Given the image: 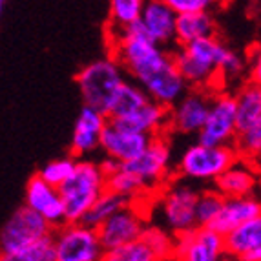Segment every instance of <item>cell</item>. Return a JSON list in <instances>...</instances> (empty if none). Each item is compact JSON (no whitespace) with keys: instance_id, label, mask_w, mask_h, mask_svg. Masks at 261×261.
<instances>
[{"instance_id":"1f68e13d","label":"cell","mask_w":261,"mask_h":261,"mask_svg":"<svg viewBox=\"0 0 261 261\" xmlns=\"http://www.w3.org/2000/svg\"><path fill=\"white\" fill-rule=\"evenodd\" d=\"M172 9L181 13H196V11H212L221 0H165Z\"/></svg>"},{"instance_id":"74e56055","label":"cell","mask_w":261,"mask_h":261,"mask_svg":"<svg viewBox=\"0 0 261 261\" xmlns=\"http://www.w3.org/2000/svg\"><path fill=\"white\" fill-rule=\"evenodd\" d=\"M259 188H261V181H259Z\"/></svg>"},{"instance_id":"ba28073f","label":"cell","mask_w":261,"mask_h":261,"mask_svg":"<svg viewBox=\"0 0 261 261\" xmlns=\"http://www.w3.org/2000/svg\"><path fill=\"white\" fill-rule=\"evenodd\" d=\"M240 132L236 97L228 92L214 93L205 126L197 134V141L203 144H234Z\"/></svg>"},{"instance_id":"2e32d148","label":"cell","mask_w":261,"mask_h":261,"mask_svg":"<svg viewBox=\"0 0 261 261\" xmlns=\"http://www.w3.org/2000/svg\"><path fill=\"white\" fill-rule=\"evenodd\" d=\"M261 181V166L256 161L238 157V161L214 181V187L218 188L225 197L250 196L256 194Z\"/></svg>"},{"instance_id":"83f0119b","label":"cell","mask_w":261,"mask_h":261,"mask_svg":"<svg viewBox=\"0 0 261 261\" xmlns=\"http://www.w3.org/2000/svg\"><path fill=\"white\" fill-rule=\"evenodd\" d=\"M102 259H106V261H159V257H157L152 245L144 240L143 234H141V238H137V240L132 241V243L106 252Z\"/></svg>"},{"instance_id":"7402d4cb","label":"cell","mask_w":261,"mask_h":261,"mask_svg":"<svg viewBox=\"0 0 261 261\" xmlns=\"http://www.w3.org/2000/svg\"><path fill=\"white\" fill-rule=\"evenodd\" d=\"M150 100V95L146 93L143 86L139 83H130V81H124L121 84V88L117 90L115 97H113L112 105H110L108 115L110 119H117V121H122V119L130 117L132 113H135L143 105H146Z\"/></svg>"},{"instance_id":"4dcf8cb0","label":"cell","mask_w":261,"mask_h":261,"mask_svg":"<svg viewBox=\"0 0 261 261\" xmlns=\"http://www.w3.org/2000/svg\"><path fill=\"white\" fill-rule=\"evenodd\" d=\"M13 261H57L55 238H53V234L44 236L40 240L28 245L26 248H22L20 252L15 256Z\"/></svg>"},{"instance_id":"44dd1931","label":"cell","mask_w":261,"mask_h":261,"mask_svg":"<svg viewBox=\"0 0 261 261\" xmlns=\"http://www.w3.org/2000/svg\"><path fill=\"white\" fill-rule=\"evenodd\" d=\"M206 37H216V20H214L210 11L177 15L175 46L196 42V40L206 39Z\"/></svg>"},{"instance_id":"8d00e7d4","label":"cell","mask_w":261,"mask_h":261,"mask_svg":"<svg viewBox=\"0 0 261 261\" xmlns=\"http://www.w3.org/2000/svg\"><path fill=\"white\" fill-rule=\"evenodd\" d=\"M4 2H6V0H2V4H4Z\"/></svg>"},{"instance_id":"836d02e7","label":"cell","mask_w":261,"mask_h":261,"mask_svg":"<svg viewBox=\"0 0 261 261\" xmlns=\"http://www.w3.org/2000/svg\"><path fill=\"white\" fill-rule=\"evenodd\" d=\"M99 165H100V168H102V172L106 174V177H108V175L115 174V172H117V170L121 168L122 163H121V161H117L115 157L105 155V159H102V161H100Z\"/></svg>"},{"instance_id":"f1b7e54d","label":"cell","mask_w":261,"mask_h":261,"mask_svg":"<svg viewBox=\"0 0 261 261\" xmlns=\"http://www.w3.org/2000/svg\"><path fill=\"white\" fill-rule=\"evenodd\" d=\"M234 148L238 150L240 157L256 161L261 153V117L250 122L248 126L240 128L234 139Z\"/></svg>"},{"instance_id":"9c48e42d","label":"cell","mask_w":261,"mask_h":261,"mask_svg":"<svg viewBox=\"0 0 261 261\" xmlns=\"http://www.w3.org/2000/svg\"><path fill=\"white\" fill-rule=\"evenodd\" d=\"M225 236L212 226H196L175 236L174 259L181 261H219L226 257Z\"/></svg>"},{"instance_id":"30bf717a","label":"cell","mask_w":261,"mask_h":261,"mask_svg":"<svg viewBox=\"0 0 261 261\" xmlns=\"http://www.w3.org/2000/svg\"><path fill=\"white\" fill-rule=\"evenodd\" d=\"M214 92L206 88H190L181 99L170 108L168 132L181 135H197L205 126L212 105Z\"/></svg>"},{"instance_id":"277c9868","label":"cell","mask_w":261,"mask_h":261,"mask_svg":"<svg viewBox=\"0 0 261 261\" xmlns=\"http://www.w3.org/2000/svg\"><path fill=\"white\" fill-rule=\"evenodd\" d=\"M238 150L234 144H203L197 141L190 144L177 163L179 177L190 179L194 183H214L230 165L238 161Z\"/></svg>"},{"instance_id":"ac0fdd59","label":"cell","mask_w":261,"mask_h":261,"mask_svg":"<svg viewBox=\"0 0 261 261\" xmlns=\"http://www.w3.org/2000/svg\"><path fill=\"white\" fill-rule=\"evenodd\" d=\"M261 214V199L254 194L250 196H238V197H225L223 208L216 221L212 223V228L226 236L240 225L247 223L248 219L256 218Z\"/></svg>"},{"instance_id":"ffe728a7","label":"cell","mask_w":261,"mask_h":261,"mask_svg":"<svg viewBox=\"0 0 261 261\" xmlns=\"http://www.w3.org/2000/svg\"><path fill=\"white\" fill-rule=\"evenodd\" d=\"M226 254L228 257L245 259L247 254L254 252L261 247V214L256 218L248 219L247 223L240 225L232 232L225 236Z\"/></svg>"},{"instance_id":"9a60e30c","label":"cell","mask_w":261,"mask_h":261,"mask_svg":"<svg viewBox=\"0 0 261 261\" xmlns=\"http://www.w3.org/2000/svg\"><path fill=\"white\" fill-rule=\"evenodd\" d=\"M110 117L105 112L84 105L75 122L73 137H71V153L75 157H84L100 148V139L105 134Z\"/></svg>"},{"instance_id":"603a6c76","label":"cell","mask_w":261,"mask_h":261,"mask_svg":"<svg viewBox=\"0 0 261 261\" xmlns=\"http://www.w3.org/2000/svg\"><path fill=\"white\" fill-rule=\"evenodd\" d=\"M236 106H238V124L240 128L248 126L250 122L261 117V86L247 79L236 93Z\"/></svg>"},{"instance_id":"d6a6232c","label":"cell","mask_w":261,"mask_h":261,"mask_svg":"<svg viewBox=\"0 0 261 261\" xmlns=\"http://www.w3.org/2000/svg\"><path fill=\"white\" fill-rule=\"evenodd\" d=\"M247 79H250L252 83L259 84L261 86V44L250 51L248 55V71Z\"/></svg>"},{"instance_id":"d590c367","label":"cell","mask_w":261,"mask_h":261,"mask_svg":"<svg viewBox=\"0 0 261 261\" xmlns=\"http://www.w3.org/2000/svg\"><path fill=\"white\" fill-rule=\"evenodd\" d=\"M256 163H257V165H259V166H261V153H259V155H257V159H256Z\"/></svg>"},{"instance_id":"4fadbf2b","label":"cell","mask_w":261,"mask_h":261,"mask_svg":"<svg viewBox=\"0 0 261 261\" xmlns=\"http://www.w3.org/2000/svg\"><path fill=\"white\" fill-rule=\"evenodd\" d=\"M144 228H146V221L130 203L128 206L113 214L110 219H106L97 230H99L100 243L105 247L106 254L141 238Z\"/></svg>"},{"instance_id":"4316f807","label":"cell","mask_w":261,"mask_h":261,"mask_svg":"<svg viewBox=\"0 0 261 261\" xmlns=\"http://www.w3.org/2000/svg\"><path fill=\"white\" fill-rule=\"evenodd\" d=\"M225 203V196L218 190L216 187L212 188H203L199 194L196 206V218H197V226H210L216 218L219 216Z\"/></svg>"},{"instance_id":"5bb4252c","label":"cell","mask_w":261,"mask_h":261,"mask_svg":"<svg viewBox=\"0 0 261 261\" xmlns=\"http://www.w3.org/2000/svg\"><path fill=\"white\" fill-rule=\"evenodd\" d=\"M26 205L37 210L53 228L68 223L61 190L55 185L48 183L39 172L26 185Z\"/></svg>"},{"instance_id":"8992f818","label":"cell","mask_w":261,"mask_h":261,"mask_svg":"<svg viewBox=\"0 0 261 261\" xmlns=\"http://www.w3.org/2000/svg\"><path fill=\"white\" fill-rule=\"evenodd\" d=\"M53 230L55 228L37 210L28 205L20 206L11 214V218L6 221L2 228V240H0L2 259L13 261L22 248H26L28 245L44 236L53 234Z\"/></svg>"},{"instance_id":"7a4b0ae2","label":"cell","mask_w":261,"mask_h":261,"mask_svg":"<svg viewBox=\"0 0 261 261\" xmlns=\"http://www.w3.org/2000/svg\"><path fill=\"white\" fill-rule=\"evenodd\" d=\"M108 188V179L99 163L79 159L77 168L61 190L68 221H83L86 212Z\"/></svg>"},{"instance_id":"f546056e","label":"cell","mask_w":261,"mask_h":261,"mask_svg":"<svg viewBox=\"0 0 261 261\" xmlns=\"http://www.w3.org/2000/svg\"><path fill=\"white\" fill-rule=\"evenodd\" d=\"M77 161H79V157H75L73 153H71L70 157H62V159L49 161L48 165H44L42 168L39 170V174L42 175L48 183L55 185V187H62L75 172Z\"/></svg>"},{"instance_id":"52a82bcc","label":"cell","mask_w":261,"mask_h":261,"mask_svg":"<svg viewBox=\"0 0 261 261\" xmlns=\"http://www.w3.org/2000/svg\"><path fill=\"white\" fill-rule=\"evenodd\" d=\"M57 261H99L105 257L99 230L83 221H68L53 230Z\"/></svg>"},{"instance_id":"8fae6325","label":"cell","mask_w":261,"mask_h":261,"mask_svg":"<svg viewBox=\"0 0 261 261\" xmlns=\"http://www.w3.org/2000/svg\"><path fill=\"white\" fill-rule=\"evenodd\" d=\"M170 155H172V146H170L165 134H159L153 135L148 148L139 157H135L128 163H122V166L134 172L135 175H139L150 190H157L163 183H168Z\"/></svg>"},{"instance_id":"3957f363","label":"cell","mask_w":261,"mask_h":261,"mask_svg":"<svg viewBox=\"0 0 261 261\" xmlns=\"http://www.w3.org/2000/svg\"><path fill=\"white\" fill-rule=\"evenodd\" d=\"M124 68L115 57L100 59L86 64L75 75L84 105L93 106L100 112H108L113 97L124 83Z\"/></svg>"},{"instance_id":"5b68a950","label":"cell","mask_w":261,"mask_h":261,"mask_svg":"<svg viewBox=\"0 0 261 261\" xmlns=\"http://www.w3.org/2000/svg\"><path fill=\"white\" fill-rule=\"evenodd\" d=\"M201 190L190 179H175L168 181L159 199V214L174 236L188 232L197 226L196 206Z\"/></svg>"},{"instance_id":"e0dca14e","label":"cell","mask_w":261,"mask_h":261,"mask_svg":"<svg viewBox=\"0 0 261 261\" xmlns=\"http://www.w3.org/2000/svg\"><path fill=\"white\" fill-rule=\"evenodd\" d=\"M177 11L172 9L165 0H148L143 9L139 22L143 30L161 46L175 44Z\"/></svg>"},{"instance_id":"d6986e66","label":"cell","mask_w":261,"mask_h":261,"mask_svg":"<svg viewBox=\"0 0 261 261\" xmlns=\"http://www.w3.org/2000/svg\"><path fill=\"white\" fill-rule=\"evenodd\" d=\"M121 122L150 135L165 134V132H168L170 124V108L150 99L146 105H143L137 112L132 113L130 117L122 119Z\"/></svg>"},{"instance_id":"e575fe53","label":"cell","mask_w":261,"mask_h":261,"mask_svg":"<svg viewBox=\"0 0 261 261\" xmlns=\"http://www.w3.org/2000/svg\"><path fill=\"white\" fill-rule=\"evenodd\" d=\"M245 259H247V261H261V247L256 248L254 252L247 254V257H245Z\"/></svg>"},{"instance_id":"d4e9b609","label":"cell","mask_w":261,"mask_h":261,"mask_svg":"<svg viewBox=\"0 0 261 261\" xmlns=\"http://www.w3.org/2000/svg\"><path fill=\"white\" fill-rule=\"evenodd\" d=\"M148 0H110V30H122L139 22Z\"/></svg>"},{"instance_id":"cb8c5ba5","label":"cell","mask_w":261,"mask_h":261,"mask_svg":"<svg viewBox=\"0 0 261 261\" xmlns=\"http://www.w3.org/2000/svg\"><path fill=\"white\" fill-rule=\"evenodd\" d=\"M132 201L128 197H124L119 192H113L110 188H106L100 197L92 205V208L88 210L86 216L83 218V223L93 226V228H99L106 219H110L115 212L122 210L124 206L130 205Z\"/></svg>"},{"instance_id":"6da1fadb","label":"cell","mask_w":261,"mask_h":261,"mask_svg":"<svg viewBox=\"0 0 261 261\" xmlns=\"http://www.w3.org/2000/svg\"><path fill=\"white\" fill-rule=\"evenodd\" d=\"M228 49L216 35L190 44H177L172 53L190 88H206L216 92L221 84V64Z\"/></svg>"},{"instance_id":"7c38bea8","label":"cell","mask_w":261,"mask_h":261,"mask_svg":"<svg viewBox=\"0 0 261 261\" xmlns=\"http://www.w3.org/2000/svg\"><path fill=\"white\" fill-rule=\"evenodd\" d=\"M152 137L153 135L135 130L117 119H110L100 139V150L105 155L115 157L121 163H128L148 148Z\"/></svg>"},{"instance_id":"484cf974","label":"cell","mask_w":261,"mask_h":261,"mask_svg":"<svg viewBox=\"0 0 261 261\" xmlns=\"http://www.w3.org/2000/svg\"><path fill=\"white\" fill-rule=\"evenodd\" d=\"M106 179H108L110 190L119 192V194H122V196L128 197L130 201L141 199L146 192H150V188L144 185L143 179L139 175H135L134 172H130V170H126L124 166H121L115 174L108 175Z\"/></svg>"}]
</instances>
